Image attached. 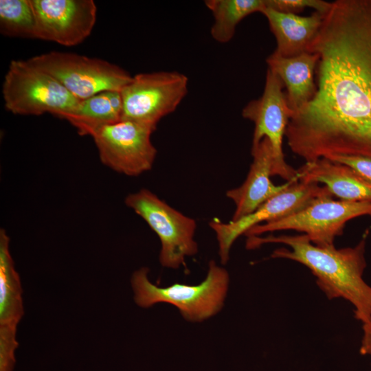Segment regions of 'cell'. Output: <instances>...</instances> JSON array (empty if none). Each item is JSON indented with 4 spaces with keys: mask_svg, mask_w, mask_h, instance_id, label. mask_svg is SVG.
<instances>
[{
    "mask_svg": "<svg viewBox=\"0 0 371 371\" xmlns=\"http://www.w3.org/2000/svg\"><path fill=\"white\" fill-rule=\"evenodd\" d=\"M307 52L319 60L313 98L285 137L306 163L332 155L371 158V0H336Z\"/></svg>",
    "mask_w": 371,
    "mask_h": 371,
    "instance_id": "1",
    "label": "cell"
},
{
    "mask_svg": "<svg viewBox=\"0 0 371 371\" xmlns=\"http://www.w3.org/2000/svg\"><path fill=\"white\" fill-rule=\"evenodd\" d=\"M267 243H282L271 254L308 267L316 277L317 284L328 299L341 297L354 306L355 317L363 324L371 318V286L363 278L366 267V237L353 247L336 249L334 245L313 244L305 234L247 237L246 247L253 249Z\"/></svg>",
    "mask_w": 371,
    "mask_h": 371,
    "instance_id": "2",
    "label": "cell"
},
{
    "mask_svg": "<svg viewBox=\"0 0 371 371\" xmlns=\"http://www.w3.org/2000/svg\"><path fill=\"white\" fill-rule=\"evenodd\" d=\"M148 271L146 267L139 269L131 280L135 302L142 308L168 303L177 307L185 319L200 322L216 315L223 306L229 274L214 260L209 262L205 280L196 285L175 283L159 287L150 282Z\"/></svg>",
    "mask_w": 371,
    "mask_h": 371,
    "instance_id": "3",
    "label": "cell"
},
{
    "mask_svg": "<svg viewBox=\"0 0 371 371\" xmlns=\"http://www.w3.org/2000/svg\"><path fill=\"white\" fill-rule=\"evenodd\" d=\"M2 94L5 108L18 115L49 113L63 119L80 102L56 79L27 60L10 62Z\"/></svg>",
    "mask_w": 371,
    "mask_h": 371,
    "instance_id": "4",
    "label": "cell"
},
{
    "mask_svg": "<svg viewBox=\"0 0 371 371\" xmlns=\"http://www.w3.org/2000/svg\"><path fill=\"white\" fill-rule=\"evenodd\" d=\"M371 216V201L335 200L332 194L316 198L302 210L280 219L263 223L248 229L247 237L281 230H295L307 236L317 246L334 245L346 223L353 218Z\"/></svg>",
    "mask_w": 371,
    "mask_h": 371,
    "instance_id": "5",
    "label": "cell"
},
{
    "mask_svg": "<svg viewBox=\"0 0 371 371\" xmlns=\"http://www.w3.org/2000/svg\"><path fill=\"white\" fill-rule=\"evenodd\" d=\"M27 61L53 76L80 100L104 91H121L133 78L115 64L74 53L52 51Z\"/></svg>",
    "mask_w": 371,
    "mask_h": 371,
    "instance_id": "6",
    "label": "cell"
},
{
    "mask_svg": "<svg viewBox=\"0 0 371 371\" xmlns=\"http://www.w3.org/2000/svg\"><path fill=\"white\" fill-rule=\"evenodd\" d=\"M124 202L158 236L161 245L159 261L163 267L178 269L186 257L197 253L194 219L172 207L148 189L129 194Z\"/></svg>",
    "mask_w": 371,
    "mask_h": 371,
    "instance_id": "7",
    "label": "cell"
},
{
    "mask_svg": "<svg viewBox=\"0 0 371 371\" xmlns=\"http://www.w3.org/2000/svg\"><path fill=\"white\" fill-rule=\"evenodd\" d=\"M187 76L177 71L138 74L121 91V120L155 129L159 121L177 108L188 92Z\"/></svg>",
    "mask_w": 371,
    "mask_h": 371,
    "instance_id": "8",
    "label": "cell"
},
{
    "mask_svg": "<svg viewBox=\"0 0 371 371\" xmlns=\"http://www.w3.org/2000/svg\"><path fill=\"white\" fill-rule=\"evenodd\" d=\"M284 85L272 71L267 69L264 91L260 98L250 101L243 109L242 115L254 123L251 147L265 137L273 150L272 176H280L286 181L299 180L297 171L284 159L282 140L294 113L289 107Z\"/></svg>",
    "mask_w": 371,
    "mask_h": 371,
    "instance_id": "9",
    "label": "cell"
},
{
    "mask_svg": "<svg viewBox=\"0 0 371 371\" xmlns=\"http://www.w3.org/2000/svg\"><path fill=\"white\" fill-rule=\"evenodd\" d=\"M155 130L121 120L100 128L91 137L104 165L127 176H137L153 167L157 150L151 135Z\"/></svg>",
    "mask_w": 371,
    "mask_h": 371,
    "instance_id": "10",
    "label": "cell"
},
{
    "mask_svg": "<svg viewBox=\"0 0 371 371\" xmlns=\"http://www.w3.org/2000/svg\"><path fill=\"white\" fill-rule=\"evenodd\" d=\"M326 194H332L326 186L297 180L269 199L253 213L236 221L225 223L216 218L212 220L209 225L216 235L221 263L228 261L234 241L252 227L294 214L316 198Z\"/></svg>",
    "mask_w": 371,
    "mask_h": 371,
    "instance_id": "11",
    "label": "cell"
},
{
    "mask_svg": "<svg viewBox=\"0 0 371 371\" xmlns=\"http://www.w3.org/2000/svg\"><path fill=\"white\" fill-rule=\"evenodd\" d=\"M35 38L65 46L80 44L91 34L97 7L93 0H30Z\"/></svg>",
    "mask_w": 371,
    "mask_h": 371,
    "instance_id": "12",
    "label": "cell"
},
{
    "mask_svg": "<svg viewBox=\"0 0 371 371\" xmlns=\"http://www.w3.org/2000/svg\"><path fill=\"white\" fill-rule=\"evenodd\" d=\"M20 278L10 251V238L0 230V371H12L17 325L23 315Z\"/></svg>",
    "mask_w": 371,
    "mask_h": 371,
    "instance_id": "13",
    "label": "cell"
},
{
    "mask_svg": "<svg viewBox=\"0 0 371 371\" xmlns=\"http://www.w3.org/2000/svg\"><path fill=\"white\" fill-rule=\"evenodd\" d=\"M253 161L247 177L239 187L227 190L226 196L236 205L231 221H236L256 210L271 197L286 189L295 181L276 186L271 181L273 166V150L266 137L251 147Z\"/></svg>",
    "mask_w": 371,
    "mask_h": 371,
    "instance_id": "14",
    "label": "cell"
},
{
    "mask_svg": "<svg viewBox=\"0 0 371 371\" xmlns=\"http://www.w3.org/2000/svg\"><path fill=\"white\" fill-rule=\"evenodd\" d=\"M318 60L319 56L313 52L284 57L275 51L266 60L268 69L280 78L286 88V100L294 113L315 94V76Z\"/></svg>",
    "mask_w": 371,
    "mask_h": 371,
    "instance_id": "15",
    "label": "cell"
},
{
    "mask_svg": "<svg viewBox=\"0 0 371 371\" xmlns=\"http://www.w3.org/2000/svg\"><path fill=\"white\" fill-rule=\"evenodd\" d=\"M297 171L300 181L322 183L341 200L371 201V183L346 165L322 157Z\"/></svg>",
    "mask_w": 371,
    "mask_h": 371,
    "instance_id": "16",
    "label": "cell"
},
{
    "mask_svg": "<svg viewBox=\"0 0 371 371\" xmlns=\"http://www.w3.org/2000/svg\"><path fill=\"white\" fill-rule=\"evenodd\" d=\"M261 13L267 18L276 37L277 47L275 52L284 57L307 52L320 29L324 16L315 11L310 16H303L267 7Z\"/></svg>",
    "mask_w": 371,
    "mask_h": 371,
    "instance_id": "17",
    "label": "cell"
},
{
    "mask_svg": "<svg viewBox=\"0 0 371 371\" xmlns=\"http://www.w3.org/2000/svg\"><path fill=\"white\" fill-rule=\"evenodd\" d=\"M205 3L214 18L211 36L221 43L231 41L236 26L244 18L262 12L266 7L265 0H207Z\"/></svg>",
    "mask_w": 371,
    "mask_h": 371,
    "instance_id": "18",
    "label": "cell"
},
{
    "mask_svg": "<svg viewBox=\"0 0 371 371\" xmlns=\"http://www.w3.org/2000/svg\"><path fill=\"white\" fill-rule=\"evenodd\" d=\"M64 120L74 126L80 135L91 136L100 128L121 120L112 107L106 91L80 100Z\"/></svg>",
    "mask_w": 371,
    "mask_h": 371,
    "instance_id": "19",
    "label": "cell"
},
{
    "mask_svg": "<svg viewBox=\"0 0 371 371\" xmlns=\"http://www.w3.org/2000/svg\"><path fill=\"white\" fill-rule=\"evenodd\" d=\"M36 20L30 0L0 1V32L12 37L35 38Z\"/></svg>",
    "mask_w": 371,
    "mask_h": 371,
    "instance_id": "20",
    "label": "cell"
},
{
    "mask_svg": "<svg viewBox=\"0 0 371 371\" xmlns=\"http://www.w3.org/2000/svg\"><path fill=\"white\" fill-rule=\"evenodd\" d=\"M265 5L284 13L297 14L305 8H310L325 14L330 9L331 2L322 0H265Z\"/></svg>",
    "mask_w": 371,
    "mask_h": 371,
    "instance_id": "21",
    "label": "cell"
},
{
    "mask_svg": "<svg viewBox=\"0 0 371 371\" xmlns=\"http://www.w3.org/2000/svg\"><path fill=\"white\" fill-rule=\"evenodd\" d=\"M326 158L350 167L371 183V158L359 155H332Z\"/></svg>",
    "mask_w": 371,
    "mask_h": 371,
    "instance_id": "22",
    "label": "cell"
},
{
    "mask_svg": "<svg viewBox=\"0 0 371 371\" xmlns=\"http://www.w3.org/2000/svg\"><path fill=\"white\" fill-rule=\"evenodd\" d=\"M359 352L363 355L371 357V318L363 324V337Z\"/></svg>",
    "mask_w": 371,
    "mask_h": 371,
    "instance_id": "23",
    "label": "cell"
}]
</instances>
